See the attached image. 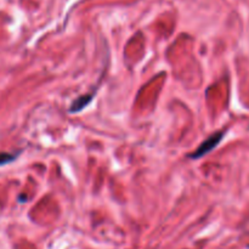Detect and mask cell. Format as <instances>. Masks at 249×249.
I'll list each match as a JSON object with an SVG mask.
<instances>
[{"instance_id":"6da1fadb","label":"cell","mask_w":249,"mask_h":249,"mask_svg":"<svg viewBox=\"0 0 249 249\" xmlns=\"http://www.w3.org/2000/svg\"><path fill=\"white\" fill-rule=\"evenodd\" d=\"M224 136H225V131H218V133L213 134V135L209 136L207 140H204L203 142L199 145V147L197 148L194 153H191L189 157L192 158V160H198V158L203 157V156H206L207 153H209L211 151H213L214 148H215L216 146L221 142V140L224 139Z\"/></svg>"},{"instance_id":"7a4b0ae2","label":"cell","mask_w":249,"mask_h":249,"mask_svg":"<svg viewBox=\"0 0 249 249\" xmlns=\"http://www.w3.org/2000/svg\"><path fill=\"white\" fill-rule=\"evenodd\" d=\"M92 99H94V94L83 95V96L78 97L75 101H73L72 106H71L70 108V112H72V113H74V112H80L92 101Z\"/></svg>"},{"instance_id":"3957f363","label":"cell","mask_w":249,"mask_h":249,"mask_svg":"<svg viewBox=\"0 0 249 249\" xmlns=\"http://www.w3.org/2000/svg\"><path fill=\"white\" fill-rule=\"evenodd\" d=\"M17 156H18V153H17V155H11V153L0 152V167L14 162V160L17 158Z\"/></svg>"}]
</instances>
